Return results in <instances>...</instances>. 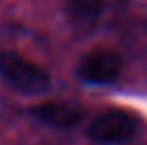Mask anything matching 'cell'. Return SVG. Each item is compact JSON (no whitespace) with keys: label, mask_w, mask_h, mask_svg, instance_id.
<instances>
[{"label":"cell","mask_w":147,"mask_h":145,"mask_svg":"<svg viewBox=\"0 0 147 145\" xmlns=\"http://www.w3.org/2000/svg\"><path fill=\"white\" fill-rule=\"evenodd\" d=\"M0 75L13 90L26 96H38L49 90V75L38 66L22 58L15 51H0Z\"/></svg>","instance_id":"obj_1"},{"label":"cell","mask_w":147,"mask_h":145,"mask_svg":"<svg viewBox=\"0 0 147 145\" xmlns=\"http://www.w3.org/2000/svg\"><path fill=\"white\" fill-rule=\"evenodd\" d=\"M136 132V119L128 111L111 109L96 115L88 126V139L96 145H119L132 139Z\"/></svg>","instance_id":"obj_2"},{"label":"cell","mask_w":147,"mask_h":145,"mask_svg":"<svg viewBox=\"0 0 147 145\" xmlns=\"http://www.w3.org/2000/svg\"><path fill=\"white\" fill-rule=\"evenodd\" d=\"M124 71V60L113 49H94L81 58L77 75L81 81L92 86H107L119 79Z\"/></svg>","instance_id":"obj_3"},{"label":"cell","mask_w":147,"mask_h":145,"mask_svg":"<svg viewBox=\"0 0 147 145\" xmlns=\"http://www.w3.org/2000/svg\"><path fill=\"white\" fill-rule=\"evenodd\" d=\"M32 115L38 119V122L47 124L51 128H62V130H68V128H75L81 122L83 113H81L79 107L70 103H43L32 107Z\"/></svg>","instance_id":"obj_4"},{"label":"cell","mask_w":147,"mask_h":145,"mask_svg":"<svg viewBox=\"0 0 147 145\" xmlns=\"http://www.w3.org/2000/svg\"><path fill=\"white\" fill-rule=\"evenodd\" d=\"M105 0H68L66 13L75 24H90L102 13Z\"/></svg>","instance_id":"obj_5"}]
</instances>
